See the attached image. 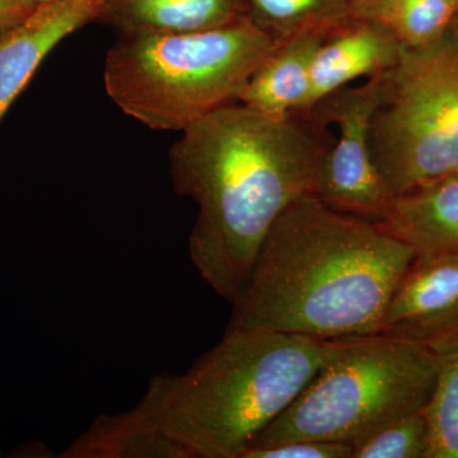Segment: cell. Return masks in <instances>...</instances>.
<instances>
[{
    "label": "cell",
    "instance_id": "1",
    "mask_svg": "<svg viewBox=\"0 0 458 458\" xmlns=\"http://www.w3.org/2000/svg\"><path fill=\"white\" fill-rule=\"evenodd\" d=\"M327 150L294 114L276 119L241 102L205 114L172 146L174 191L199 208L190 260L228 302L245 288L276 219L318 195Z\"/></svg>",
    "mask_w": 458,
    "mask_h": 458
},
{
    "label": "cell",
    "instance_id": "2",
    "mask_svg": "<svg viewBox=\"0 0 458 458\" xmlns=\"http://www.w3.org/2000/svg\"><path fill=\"white\" fill-rule=\"evenodd\" d=\"M417 250L381 223L295 201L262 242L225 331L336 340L378 334Z\"/></svg>",
    "mask_w": 458,
    "mask_h": 458
},
{
    "label": "cell",
    "instance_id": "3",
    "mask_svg": "<svg viewBox=\"0 0 458 458\" xmlns=\"http://www.w3.org/2000/svg\"><path fill=\"white\" fill-rule=\"evenodd\" d=\"M336 340L225 331L182 375L152 377L131 411L172 458H242L302 393Z\"/></svg>",
    "mask_w": 458,
    "mask_h": 458
},
{
    "label": "cell",
    "instance_id": "4",
    "mask_svg": "<svg viewBox=\"0 0 458 458\" xmlns=\"http://www.w3.org/2000/svg\"><path fill=\"white\" fill-rule=\"evenodd\" d=\"M276 44L249 14L188 35H122L108 50L105 89L123 114L148 128L183 131L240 101Z\"/></svg>",
    "mask_w": 458,
    "mask_h": 458
},
{
    "label": "cell",
    "instance_id": "5",
    "mask_svg": "<svg viewBox=\"0 0 458 458\" xmlns=\"http://www.w3.org/2000/svg\"><path fill=\"white\" fill-rule=\"evenodd\" d=\"M436 381V358L426 344L379 333L337 339L302 393L250 447L311 439L354 448L426 408Z\"/></svg>",
    "mask_w": 458,
    "mask_h": 458
},
{
    "label": "cell",
    "instance_id": "6",
    "mask_svg": "<svg viewBox=\"0 0 458 458\" xmlns=\"http://www.w3.org/2000/svg\"><path fill=\"white\" fill-rule=\"evenodd\" d=\"M370 149L394 199L458 174V32L409 49L384 74Z\"/></svg>",
    "mask_w": 458,
    "mask_h": 458
},
{
    "label": "cell",
    "instance_id": "7",
    "mask_svg": "<svg viewBox=\"0 0 458 458\" xmlns=\"http://www.w3.org/2000/svg\"><path fill=\"white\" fill-rule=\"evenodd\" d=\"M384 74L344 87L313 108L318 126L336 123V143L322 162L318 197L337 212L385 223L394 201L370 149V123L382 98Z\"/></svg>",
    "mask_w": 458,
    "mask_h": 458
},
{
    "label": "cell",
    "instance_id": "8",
    "mask_svg": "<svg viewBox=\"0 0 458 458\" xmlns=\"http://www.w3.org/2000/svg\"><path fill=\"white\" fill-rule=\"evenodd\" d=\"M458 325V251L417 252L386 309L379 334L426 343Z\"/></svg>",
    "mask_w": 458,
    "mask_h": 458
},
{
    "label": "cell",
    "instance_id": "9",
    "mask_svg": "<svg viewBox=\"0 0 458 458\" xmlns=\"http://www.w3.org/2000/svg\"><path fill=\"white\" fill-rule=\"evenodd\" d=\"M108 0H56L0 29V122L50 51L81 27L99 20Z\"/></svg>",
    "mask_w": 458,
    "mask_h": 458
},
{
    "label": "cell",
    "instance_id": "10",
    "mask_svg": "<svg viewBox=\"0 0 458 458\" xmlns=\"http://www.w3.org/2000/svg\"><path fill=\"white\" fill-rule=\"evenodd\" d=\"M401 45L384 27L352 17L319 45L311 66V87L302 114H310L336 90L360 78L393 68Z\"/></svg>",
    "mask_w": 458,
    "mask_h": 458
},
{
    "label": "cell",
    "instance_id": "11",
    "mask_svg": "<svg viewBox=\"0 0 458 458\" xmlns=\"http://www.w3.org/2000/svg\"><path fill=\"white\" fill-rule=\"evenodd\" d=\"M327 36L304 33L278 42L247 82L241 104L276 119L302 114L313 56Z\"/></svg>",
    "mask_w": 458,
    "mask_h": 458
},
{
    "label": "cell",
    "instance_id": "12",
    "mask_svg": "<svg viewBox=\"0 0 458 458\" xmlns=\"http://www.w3.org/2000/svg\"><path fill=\"white\" fill-rule=\"evenodd\" d=\"M245 16L240 0H108L99 18L122 35H188L231 25Z\"/></svg>",
    "mask_w": 458,
    "mask_h": 458
},
{
    "label": "cell",
    "instance_id": "13",
    "mask_svg": "<svg viewBox=\"0 0 458 458\" xmlns=\"http://www.w3.org/2000/svg\"><path fill=\"white\" fill-rule=\"evenodd\" d=\"M381 225L417 252L458 251V176L394 199Z\"/></svg>",
    "mask_w": 458,
    "mask_h": 458
},
{
    "label": "cell",
    "instance_id": "14",
    "mask_svg": "<svg viewBox=\"0 0 458 458\" xmlns=\"http://www.w3.org/2000/svg\"><path fill=\"white\" fill-rule=\"evenodd\" d=\"M352 17L384 27L409 49L438 41L454 26L458 0H351Z\"/></svg>",
    "mask_w": 458,
    "mask_h": 458
},
{
    "label": "cell",
    "instance_id": "15",
    "mask_svg": "<svg viewBox=\"0 0 458 458\" xmlns=\"http://www.w3.org/2000/svg\"><path fill=\"white\" fill-rule=\"evenodd\" d=\"M426 345L437 363V381L426 406L430 447L428 458H458V325Z\"/></svg>",
    "mask_w": 458,
    "mask_h": 458
},
{
    "label": "cell",
    "instance_id": "16",
    "mask_svg": "<svg viewBox=\"0 0 458 458\" xmlns=\"http://www.w3.org/2000/svg\"><path fill=\"white\" fill-rule=\"evenodd\" d=\"M252 22L276 42L304 33L328 36L352 18L351 0H250Z\"/></svg>",
    "mask_w": 458,
    "mask_h": 458
},
{
    "label": "cell",
    "instance_id": "17",
    "mask_svg": "<svg viewBox=\"0 0 458 458\" xmlns=\"http://www.w3.org/2000/svg\"><path fill=\"white\" fill-rule=\"evenodd\" d=\"M424 409L386 424L358 443L352 458H428L430 434Z\"/></svg>",
    "mask_w": 458,
    "mask_h": 458
},
{
    "label": "cell",
    "instance_id": "18",
    "mask_svg": "<svg viewBox=\"0 0 458 458\" xmlns=\"http://www.w3.org/2000/svg\"><path fill=\"white\" fill-rule=\"evenodd\" d=\"M348 443L294 439L276 445L250 447L242 458H352Z\"/></svg>",
    "mask_w": 458,
    "mask_h": 458
},
{
    "label": "cell",
    "instance_id": "19",
    "mask_svg": "<svg viewBox=\"0 0 458 458\" xmlns=\"http://www.w3.org/2000/svg\"><path fill=\"white\" fill-rule=\"evenodd\" d=\"M38 7L33 0H0V29L14 25Z\"/></svg>",
    "mask_w": 458,
    "mask_h": 458
},
{
    "label": "cell",
    "instance_id": "20",
    "mask_svg": "<svg viewBox=\"0 0 458 458\" xmlns=\"http://www.w3.org/2000/svg\"><path fill=\"white\" fill-rule=\"evenodd\" d=\"M33 2H35L36 4L40 5L47 4V3L56 2V0H33Z\"/></svg>",
    "mask_w": 458,
    "mask_h": 458
},
{
    "label": "cell",
    "instance_id": "21",
    "mask_svg": "<svg viewBox=\"0 0 458 458\" xmlns=\"http://www.w3.org/2000/svg\"><path fill=\"white\" fill-rule=\"evenodd\" d=\"M454 29H456V31L458 32V14L456 20H454Z\"/></svg>",
    "mask_w": 458,
    "mask_h": 458
},
{
    "label": "cell",
    "instance_id": "22",
    "mask_svg": "<svg viewBox=\"0 0 458 458\" xmlns=\"http://www.w3.org/2000/svg\"><path fill=\"white\" fill-rule=\"evenodd\" d=\"M454 176H458V174H454ZM452 177V176H451Z\"/></svg>",
    "mask_w": 458,
    "mask_h": 458
},
{
    "label": "cell",
    "instance_id": "23",
    "mask_svg": "<svg viewBox=\"0 0 458 458\" xmlns=\"http://www.w3.org/2000/svg\"><path fill=\"white\" fill-rule=\"evenodd\" d=\"M0 456H2V454H0Z\"/></svg>",
    "mask_w": 458,
    "mask_h": 458
}]
</instances>
